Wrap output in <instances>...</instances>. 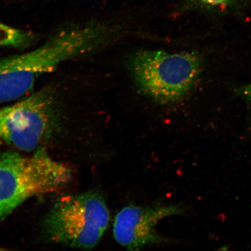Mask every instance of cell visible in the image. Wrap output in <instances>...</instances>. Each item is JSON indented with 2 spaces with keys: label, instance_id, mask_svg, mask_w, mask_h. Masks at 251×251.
Segmentation results:
<instances>
[{
  "label": "cell",
  "instance_id": "cell-1",
  "mask_svg": "<svg viewBox=\"0 0 251 251\" xmlns=\"http://www.w3.org/2000/svg\"><path fill=\"white\" fill-rule=\"evenodd\" d=\"M117 33L101 24L64 28L32 51L0 58V104L26 96L43 75L52 73L63 63L97 51Z\"/></svg>",
  "mask_w": 251,
  "mask_h": 251
},
{
  "label": "cell",
  "instance_id": "cell-3",
  "mask_svg": "<svg viewBox=\"0 0 251 251\" xmlns=\"http://www.w3.org/2000/svg\"><path fill=\"white\" fill-rule=\"evenodd\" d=\"M70 166L44 149L31 156L15 151L0 155V221L31 197L56 192L72 180Z\"/></svg>",
  "mask_w": 251,
  "mask_h": 251
},
{
  "label": "cell",
  "instance_id": "cell-2",
  "mask_svg": "<svg viewBox=\"0 0 251 251\" xmlns=\"http://www.w3.org/2000/svg\"><path fill=\"white\" fill-rule=\"evenodd\" d=\"M70 107L67 96L56 84L0 107V141L23 151L42 149L63 130Z\"/></svg>",
  "mask_w": 251,
  "mask_h": 251
},
{
  "label": "cell",
  "instance_id": "cell-9",
  "mask_svg": "<svg viewBox=\"0 0 251 251\" xmlns=\"http://www.w3.org/2000/svg\"><path fill=\"white\" fill-rule=\"evenodd\" d=\"M243 95L251 103V83L243 87Z\"/></svg>",
  "mask_w": 251,
  "mask_h": 251
},
{
  "label": "cell",
  "instance_id": "cell-5",
  "mask_svg": "<svg viewBox=\"0 0 251 251\" xmlns=\"http://www.w3.org/2000/svg\"><path fill=\"white\" fill-rule=\"evenodd\" d=\"M105 200L97 192L61 198L44 222L47 238L57 244L92 249L101 240L109 222Z\"/></svg>",
  "mask_w": 251,
  "mask_h": 251
},
{
  "label": "cell",
  "instance_id": "cell-6",
  "mask_svg": "<svg viewBox=\"0 0 251 251\" xmlns=\"http://www.w3.org/2000/svg\"><path fill=\"white\" fill-rule=\"evenodd\" d=\"M183 213L184 209L178 205L125 206L115 219V239L130 251H139L149 245L167 241L157 234V224L162 219Z\"/></svg>",
  "mask_w": 251,
  "mask_h": 251
},
{
  "label": "cell",
  "instance_id": "cell-4",
  "mask_svg": "<svg viewBox=\"0 0 251 251\" xmlns=\"http://www.w3.org/2000/svg\"><path fill=\"white\" fill-rule=\"evenodd\" d=\"M127 67L141 92L162 104L181 101L193 90L202 61L194 52L140 50L131 55Z\"/></svg>",
  "mask_w": 251,
  "mask_h": 251
},
{
  "label": "cell",
  "instance_id": "cell-8",
  "mask_svg": "<svg viewBox=\"0 0 251 251\" xmlns=\"http://www.w3.org/2000/svg\"><path fill=\"white\" fill-rule=\"evenodd\" d=\"M234 0H183L186 4L208 8L225 7Z\"/></svg>",
  "mask_w": 251,
  "mask_h": 251
},
{
  "label": "cell",
  "instance_id": "cell-7",
  "mask_svg": "<svg viewBox=\"0 0 251 251\" xmlns=\"http://www.w3.org/2000/svg\"><path fill=\"white\" fill-rule=\"evenodd\" d=\"M36 36L31 31L17 29L0 23V47L18 49L32 46Z\"/></svg>",
  "mask_w": 251,
  "mask_h": 251
}]
</instances>
